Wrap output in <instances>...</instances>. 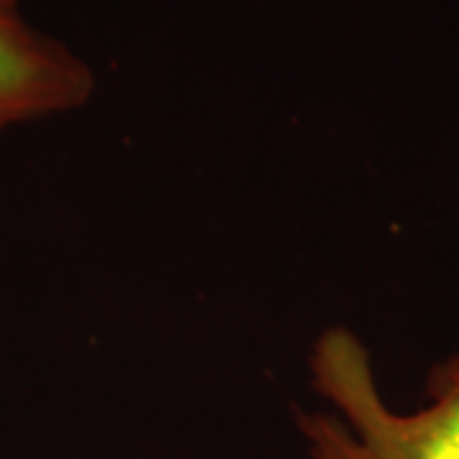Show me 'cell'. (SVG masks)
Instances as JSON below:
<instances>
[{"label":"cell","mask_w":459,"mask_h":459,"mask_svg":"<svg viewBox=\"0 0 459 459\" xmlns=\"http://www.w3.org/2000/svg\"><path fill=\"white\" fill-rule=\"evenodd\" d=\"M309 380L327 409H296L312 459H459V347L427 376V403L395 411L380 394L368 344L344 325L309 350Z\"/></svg>","instance_id":"6da1fadb"},{"label":"cell","mask_w":459,"mask_h":459,"mask_svg":"<svg viewBox=\"0 0 459 459\" xmlns=\"http://www.w3.org/2000/svg\"><path fill=\"white\" fill-rule=\"evenodd\" d=\"M98 74L82 54L41 31L18 0H0V135L82 110Z\"/></svg>","instance_id":"7a4b0ae2"}]
</instances>
